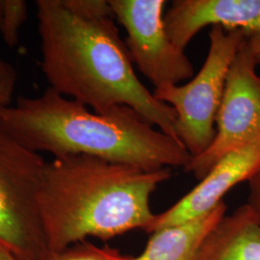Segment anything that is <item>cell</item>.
<instances>
[{
	"instance_id": "1",
	"label": "cell",
	"mask_w": 260,
	"mask_h": 260,
	"mask_svg": "<svg viewBox=\"0 0 260 260\" xmlns=\"http://www.w3.org/2000/svg\"><path fill=\"white\" fill-rule=\"evenodd\" d=\"M36 7L41 65L49 88L99 113L129 106L178 140L177 113L140 81L113 19H81L62 0H38Z\"/></svg>"
},
{
	"instance_id": "2",
	"label": "cell",
	"mask_w": 260,
	"mask_h": 260,
	"mask_svg": "<svg viewBox=\"0 0 260 260\" xmlns=\"http://www.w3.org/2000/svg\"><path fill=\"white\" fill-rule=\"evenodd\" d=\"M0 127L27 149L54 158L89 155L145 171L184 169L192 159L180 141L154 129L129 106L91 111L51 88L0 108Z\"/></svg>"
},
{
	"instance_id": "3",
	"label": "cell",
	"mask_w": 260,
	"mask_h": 260,
	"mask_svg": "<svg viewBox=\"0 0 260 260\" xmlns=\"http://www.w3.org/2000/svg\"><path fill=\"white\" fill-rule=\"evenodd\" d=\"M171 176V168L145 171L89 155L47 162L40 210L48 250L61 251L89 237L148 233L156 217L151 195Z\"/></svg>"
},
{
	"instance_id": "4",
	"label": "cell",
	"mask_w": 260,
	"mask_h": 260,
	"mask_svg": "<svg viewBox=\"0 0 260 260\" xmlns=\"http://www.w3.org/2000/svg\"><path fill=\"white\" fill-rule=\"evenodd\" d=\"M47 162L0 127V246L19 260L49 252L40 210Z\"/></svg>"
},
{
	"instance_id": "5",
	"label": "cell",
	"mask_w": 260,
	"mask_h": 260,
	"mask_svg": "<svg viewBox=\"0 0 260 260\" xmlns=\"http://www.w3.org/2000/svg\"><path fill=\"white\" fill-rule=\"evenodd\" d=\"M246 34L243 30L212 26L205 64L185 85L155 89L154 96L177 113V139L192 158L203 154L216 137L215 123L230 68Z\"/></svg>"
},
{
	"instance_id": "6",
	"label": "cell",
	"mask_w": 260,
	"mask_h": 260,
	"mask_svg": "<svg viewBox=\"0 0 260 260\" xmlns=\"http://www.w3.org/2000/svg\"><path fill=\"white\" fill-rule=\"evenodd\" d=\"M257 62L247 38L242 42L230 68L223 100L216 118V137L203 154L184 168L202 180L229 152L260 136V76Z\"/></svg>"
},
{
	"instance_id": "7",
	"label": "cell",
	"mask_w": 260,
	"mask_h": 260,
	"mask_svg": "<svg viewBox=\"0 0 260 260\" xmlns=\"http://www.w3.org/2000/svg\"><path fill=\"white\" fill-rule=\"evenodd\" d=\"M114 17L124 27L131 61L155 89L194 76V67L184 50L168 35L165 0H109Z\"/></svg>"
},
{
	"instance_id": "8",
	"label": "cell",
	"mask_w": 260,
	"mask_h": 260,
	"mask_svg": "<svg viewBox=\"0 0 260 260\" xmlns=\"http://www.w3.org/2000/svg\"><path fill=\"white\" fill-rule=\"evenodd\" d=\"M260 170V136L221 158L198 185L164 212L156 214L148 233L178 225L209 213L234 186Z\"/></svg>"
},
{
	"instance_id": "9",
	"label": "cell",
	"mask_w": 260,
	"mask_h": 260,
	"mask_svg": "<svg viewBox=\"0 0 260 260\" xmlns=\"http://www.w3.org/2000/svg\"><path fill=\"white\" fill-rule=\"evenodd\" d=\"M168 35L185 49L206 26L243 30L246 36L260 31V0H175L164 16Z\"/></svg>"
},
{
	"instance_id": "10",
	"label": "cell",
	"mask_w": 260,
	"mask_h": 260,
	"mask_svg": "<svg viewBox=\"0 0 260 260\" xmlns=\"http://www.w3.org/2000/svg\"><path fill=\"white\" fill-rule=\"evenodd\" d=\"M196 260H260V223L247 204L214 225Z\"/></svg>"
},
{
	"instance_id": "11",
	"label": "cell",
	"mask_w": 260,
	"mask_h": 260,
	"mask_svg": "<svg viewBox=\"0 0 260 260\" xmlns=\"http://www.w3.org/2000/svg\"><path fill=\"white\" fill-rule=\"evenodd\" d=\"M225 212L222 202L196 220L151 233L144 251L131 260H196L202 242Z\"/></svg>"
},
{
	"instance_id": "12",
	"label": "cell",
	"mask_w": 260,
	"mask_h": 260,
	"mask_svg": "<svg viewBox=\"0 0 260 260\" xmlns=\"http://www.w3.org/2000/svg\"><path fill=\"white\" fill-rule=\"evenodd\" d=\"M132 256L110 247H100L91 242L74 244L64 250L49 251L40 260H131Z\"/></svg>"
},
{
	"instance_id": "13",
	"label": "cell",
	"mask_w": 260,
	"mask_h": 260,
	"mask_svg": "<svg viewBox=\"0 0 260 260\" xmlns=\"http://www.w3.org/2000/svg\"><path fill=\"white\" fill-rule=\"evenodd\" d=\"M27 19V4L23 0H3V14L0 34L8 47L19 42V33Z\"/></svg>"
},
{
	"instance_id": "14",
	"label": "cell",
	"mask_w": 260,
	"mask_h": 260,
	"mask_svg": "<svg viewBox=\"0 0 260 260\" xmlns=\"http://www.w3.org/2000/svg\"><path fill=\"white\" fill-rule=\"evenodd\" d=\"M63 5L74 15L84 19H112L114 16L109 0H62Z\"/></svg>"
},
{
	"instance_id": "15",
	"label": "cell",
	"mask_w": 260,
	"mask_h": 260,
	"mask_svg": "<svg viewBox=\"0 0 260 260\" xmlns=\"http://www.w3.org/2000/svg\"><path fill=\"white\" fill-rule=\"evenodd\" d=\"M17 81L15 68L0 56V108L12 105Z\"/></svg>"
},
{
	"instance_id": "16",
	"label": "cell",
	"mask_w": 260,
	"mask_h": 260,
	"mask_svg": "<svg viewBox=\"0 0 260 260\" xmlns=\"http://www.w3.org/2000/svg\"><path fill=\"white\" fill-rule=\"evenodd\" d=\"M249 195L247 205L260 223V170L248 181Z\"/></svg>"
},
{
	"instance_id": "17",
	"label": "cell",
	"mask_w": 260,
	"mask_h": 260,
	"mask_svg": "<svg viewBox=\"0 0 260 260\" xmlns=\"http://www.w3.org/2000/svg\"><path fill=\"white\" fill-rule=\"evenodd\" d=\"M257 65L260 66V31L246 36Z\"/></svg>"
},
{
	"instance_id": "18",
	"label": "cell",
	"mask_w": 260,
	"mask_h": 260,
	"mask_svg": "<svg viewBox=\"0 0 260 260\" xmlns=\"http://www.w3.org/2000/svg\"><path fill=\"white\" fill-rule=\"evenodd\" d=\"M0 260H19L13 253L0 246Z\"/></svg>"
},
{
	"instance_id": "19",
	"label": "cell",
	"mask_w": 260,
	"mask_h": 260,
	"mask_svg": "<svg viewBox=\"0 0 260 260\" xmlns=\"http://www.w3.org/2000/svg\"><path fill=\"white\" fill-rule=\"evenodd\" d=\"M2 14H3V0H0V26L2 21Z\"/></svg>"
}]
</instances>
